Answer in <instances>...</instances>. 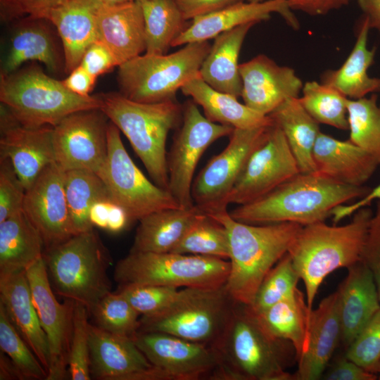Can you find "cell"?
<instances>
[{
    "label": "cell",
    "mask_w": 380,
    "mask_h": 380,
    "mask_svg": "<svg viewBox=\"0 0 380 380\" xmlns=\"http://www.w3.org/2000/svg\"><path fill=\"white\" fill-rule=\"evenodd\" d=\"M219 367L216 380H294L286 371L296 353L292 344L272 336L248 305L235 302L228 321L210 345Z\"/></svg>",
    "instance_id": "obj_1"
},
{
    "label": "cell",
    "mask_w": 380,
    "mask_h": 380,
    "mask_svg": "<svg viewBox=\"0 0 380 380\" xmlns=\"http://www.w3.org/2000/svg\"><path fill=\"white\" fill-rule=\"evenodd\" d=\"M370 190L343 184L316 172H300L267 195L239 205L229 213L247 224L293 222L305 226L324 222L336 207L361 198Z\"/></svg>",
    "instance_id": "obj_2"
},
{
    "label": "cell",
    "mask_w": 380,
    "mask_h": 380,
    "mask_svg": "<svg viewBox=\"0 0 380 380\" xmlns=\"http://www.w3.org/2000/svg\"><path fill=\"white\" fill-rule=\"evenodd\" d=\"M205 214L227 232L230 271L226 289L235 302L251 305L260 284L288 253L303 226L293 222L243 223L233 219L227 209Z\"/></svg>",
    "instance_id": "obj_3"
},
{
    "label": "cell",
    "mask_w": 380,
    "mask_h": 380,
    "mask_svg": "<svg viewBox=\"0 0 380 380\" xmlns=\"http://www.w3.org/2000/svg\"><path fill=\"white\" fill-rule=\"evenodd\" d=\"M372 215L365 207L346 224L331 226L319 222L303 226L297 234L288 254L303 281L310 314L324 279L337 269L348 268L360 260Z\"/></svg>",
    "instance_id": "obj_4"
},
{
    "label": "cell",
    "mask_w": 380,
    "mask_h": 380,
    "mask_svg": "<svg viewBox=\"0 0 380 380\" xmlns=\"http://www.w3.org/2000/svg\"><path fill=\"white\" fill-rule=\"evenodd\" d=\"M100 109L129 140L153 182L168 190L166 142L169 132L182 120V105L177 100L141 103L120 92L97 95Z\"/></svg>",
    "instance_id": "obj_5"
},
{
    "label": "cell",
    "mask_w": 380,
    "mask_h": 380,
    "mask_svg": "<svg viewBox=\"0 0 380 380\" xmlns=\"http://www.w3.org/2000/svg\"><path fill=\"white\" fill-rule=\"evenodd\" d=\"M44 258L57 294L82 304L89 313L111 291V257L94 229L45 249Z\"/></svg>",
    "instance_id": "obj_6"
},
{
    "label": "cell",
    "mask_w": 380,
    "mask_h": 380,
    "mask_svg": "<svg viewBox=\"0 0 380 380\" xmlns=\"http://www.w3.org/2000/svg\"><path fill=\"white\" fill-rule=\"evenodd\" d=\"M0 101L27 127H54L75 112L100 109L97 95L75 94L35 64L0 75Z\"/></svg>",
    "instance_id": "obj_7"
},
{
    "label": "cell",
    "mask_w": 380,
    "mask_h": 380,
    "mask_svg": "<svg viewBox=\"0 0 380 380\" xmlns=\"http://www.w3.org/2000/svg\"><path fill=\"white\" fill-rule=\"evenodd\" d=\"M211 46L196 42L170 54L137 56L118 66L120 93L141 103L176 100V93L199 76V70Z\"/></svg>",
    "instance_id": "obj_8"
},
{
    "label": "cell",
    "mask_w": 380,
    "mask_h": 380,
    "mask_svg": "<svg viewBox=\"0 0 380 380\" xmlns=\"http://www.w3.org/2000/svg\"><path fill=\"white\" fill-rule=\"evenodd\" d=\"M230 262L217 258L174 252H129L114 269L120 286L154 284L213 289L226 284Z\"/></svg>",
    "instance_id": "obj_9"
},
{
    "label": "cell",
    "mask_w": 380,
    "mask_h": 380,
    "mask_svg": "<svg viewBox=\"0 0 380 380\" xmlns=\"http://www.w3.org/2000/svg\"><path fill=\"white\" fill-rule=\"evenodd\" d=\"M234 303L225 285L213 289L184 288L161 313L141 316L138 331L163 332L211 345L223 331Z\"/></svg>",
    "instance_id": "obj_10"
},
{
    "label": "cell",
    "mask_w": 380,
    "mask_h": 380,
    "mask_svg": "<svg viewBox=\"0 0 380 380\" xmlns=\"http://www.w3.org/2000/svg\"><path fill=\"white\" fill-rule=\"evenodd\" d=\"M107 133V158L97 175L113 201L131 222L158 210L182 208L168 190L151 182L135 165L123 145L120 129L110 121Z\"/></svg>",
    "instance_id": "obj_11"
},
{
    "label": "cell",
    "mask_w": 380,
    "mask_h": 380,
    "mask_svg": "<svg viewBox=\"0 0 380 380\" xmlns=\"http://www.w3.org/2000/svg\"><path fill=\"white\" fill-rule=\"evenodd\" d=\"M234 129L210 121L193 100L182 105V120L167 153L168 191L182 208L194 205L191 186L202 155L214 141L229 136Z\"/></svg>",
    "instance_id": "obj_12"
},
{
    "label": "cell",
    "mask_w": 380,
    "mask_h": 380,
    "mask_svg": "<svg viewBox=\"0 0 380 380\" xmlns=\"http://www.w3.org/2000/svg\"><path fill=\"white\" fill-rule=\"evenodd\" d=\"M271 126L234 129L224 149L211 158L194 179L191 196L196 207L204 213L227 209L235 182Z\"/></svg>",
    "instance_id": "obj_13"
},
{
    "label": "cell",
    "mask_w": 380,
    "mask_h": 380,
    "mask_svg": "<svg viewBox=\"0 0 380 380\" xmlns=\"http://www.w3.org/2000/svg\"><path fill=\"white\" fill-rule=\"evenodd\" d=\"M109 122L99 108L64 118L53 128L56 164L63 171L88 170L97 174L107 158Z\"/></svg>",
    "instance_id": "obj_14"
},
{
    "label": "cell",
    "mask_w": 380,
    "mask_h": 380,
    "mask_svg": "<svg viewBox=\"0 0 380 380\" xmlns=\"http://www.w3.org/2000/svg\"><path fill=\"white\" fill-rule=\"evenodd\" d=\"M300 172L283 132L274 124L249 157L229 195L228 204L255 201Z\"/></svg>",
    "instance_id": "obj_15"
},
{
    "label": "cell",
    "mask_w": 380,
    "mask_h": 380,
    "mask_svg": "<svg viewBox=\"0 0 380 380\" xmlns=\"http://www.w3.org/2000/svg\"><path fill=\"white\" fill-rule=\"evenodd\" d=\"M39 322L46 334L50 354L46 380H61L68 374L74 301L60 303L49 280L44 255L25 270Z\"/></svg>",
    "instance_id": "obj_16"
},
{
    "label": "cell",
    "mask_w": 380,
    "mask_h": 380,
    "mask_svg": "<svg viewBox=\"0 0 380 380\" xmlns=\"http://www.w3.org/2000/svg\"><path fill=\"white\" fill-rule=\"evenodd\" d=\"M133 340L165 380L214 379L219 360L210 345L157 331H139Z\"/></svg>",
    "instance_id": "obj_17"
},
{
    "label": "cell",
    "mask_w": 380,
    "mask_h": 380,
    "mask_svg": "<svg viewBox=\"0 0 380 380\" xmlns=\"http://www.w3.org/2000/svg\"><path fill=\"white\" fill-rule=\"evenodd\" d=\"M23 211L40 234L44 250L74 235L64 185V171L52 163L25 191Z\"/></svg>",
    "instance_id": "obj_18"
},
{
    "label": "cell",
    "mask_w": 380,
    "mask_h": 380,
    "mask_svg": "<svg viewBox=\"0 0 380 380\" xmlns=\"http://www.w3.org/2000/svg\"><path fill=\"white\" fill-rule=\"evenodd\" d=\"M51 126L27 127L0 106V159H8L27 190L55 162Z\"/></svg>",
    "instance_id": "obj_19"
},
{
    "label": "cell",
    "mask_w": 380,
    "mask_h": 380,
    "mask_svg": "<svg viewBox=\"0 0 380 380\" xmlns=\"http://www.w3.org/2000/svg\"><path fill=\"white\" fill-rule=\"evenodd\" d=\"M90 371L102 380H165L132 338L89 324Z\"/></svg>",
    "instance_id": "obj_20"
},
{
    "label": "cell",
    "mask_w": 380,
    "mask_h": 380,
    "mask_svg": "<svg viewBox=\"0 0 380 380\" xmlns=\"http://www.w3.org/2000/svg\"><path fill=\"white\" fill-rule=\"evenodd\" d=\"M12 23L7 48L1 61L0 75L13 72L27 61L43 64L52 74L64 70L63 46H59L53 25L49 20L27 16Z\"/></svg>",
    "instance_id": "obj_21"
},
{
    "label": "cell",
    "mask_w": 380,
    "mask_h": 380,
    "mask_svg": "<svg viewBox=\"0 0 380 380\" xmlns=\"http://www.w3.org/2000/svg\"><path fill=\"white\" fill-rule=\"evenodd\" d=\"M241 96L251 108L268 115L290 98L299 97L303 84L293 69L264 54L239 65Z\"/></svg>",
    "instance_id": "obj_22"
},
{
    "label": "cell",
    "mask_w": 380,
    "mask_h": 380,
    "mask_svg": "<svg viewBox=\"0 0 380 380\" xmlns=\"http://www.w3.org/2000/svg\"><path fill=\"white\" fill-rule=\"evenodd\" d=\"M272 13L281 15L292 28H298V21L284 0H267L259 3L242 1L194 19L172 42V46L215 39L220 34L239 25L267 20Z\"/></svg>",
    "instance_id": "obj_23"
},
{
    "label": "cell",
    "mask_w": 380,
    "mask_h": 380,
    "mask_svg": "<svg viewBox=\"0 0 380 380\" xmlns=\"http://www.w3.org/2000/svg\"><path fill=\"white\" fill-rule=\"evenodd\" d=\"M98 40L110 51L119 66L146 51L141 4H101L96 16Z\"/></svg>",
    "instance_id": "obj_24"
},
{
    "label": "cell",
    "mask_w": 380,
    "mask_h": 380,
    "mask_svg": "<svg viewBox=\"0 0 380 380\" xmlns=\"http://www.w3.org/2000/svg\"><path fill=\"white\" fill-rule=\"evenodd\" d=\"M347 269V276L337 289L341 339L346 349L380 309L377 287L369 269L361 260Z\"/></svg>",
    "instance_id": "obj_25"
},
{
    "label": "cell",
    "mask_w": 380,
    "mask_h": 380,
    "mask_svg": "<svg viewBox=\"0 0 380 380\" xmlns=\"http://www.w3.org/2000/svg\"><path fill=\"white\" fill-rule=\"evenodd\" d=\"M341 339V324L337 290L325 297L309 320V335L305 353L298 360L296 380H317L326 367Z\"/></svg>",
    "instance_id": "obj_26"
},
{
    "label": "cell",
    "mask_w": 380,
    "mask_h": 380,
    "mask_svg": "<svg viewBox=\"0 0 380 380\" xmlns=\"http://www.w3.org/2000/svg\"><path fill=\"white\" fill-rule=\"evenodd\" d=\"M101 4L99 0H70L44 18L59 37L67 74L80 64L87 49L98 40L96 16Z\"/></svg>",
    "instance_id": "obj_27"
},
{
    "label": "cell",
    "mask_w": 380,
    "mask_h": 380,
    "mask_svg": "<svg viewBox=\"0 0 380 380\" xmlns=\"http://www.w3.org/2000/svg\"><path fill=\"white\" fill-rule=\"evenodd\" d=\"M0 303L48 374V341L34 305L25 271L0 274Z\"/></svg>",
    "instance_id": "obj_28"
},
{
    "label": "cell",
    "mask_w": 380,
    "mask_h": 380,
    "mask_svg": "<svg viewBox=\"0 0 380 380\" xmlns=\"http://www.w3.org/2000/svg\"><path fill=\"white\" fill-rule=\"evenodd\" d=\"M316 173L336 182L361 186L379 163L350 139L342 141L320 131L313 148Z\"/></svg>",
    "instance_id": "obj_29"
},
{
    "label": "cell",
    "mask_w": 380,
    "mask_h": 380,
    "mask_svg": "<svg viewBox=\"0 0 380 380\" xmlns=\"http://www.w3.org/2000/svg\"><path fill=\"white\" fill-rule=\"evenodd\" d=\"M255 24L239 25L215 38L199 70L200 77L212 88L236 98L241 96L242 81L239 56L246 34Z\"/></svg>",
    "instance_id": "obj_30"
},
{
    "label": "cell",
    "mask_w": 380,
    "mask_h": 380,
    "mask_svg": "<svg viewBox=\"0 0 380 380\" xmlns=\"http://www.w3.org/2000/svg\"><path fill=\"white\" fill-rule=\"evenodd\" d=\"M181 91L184 95L190 96L197 105L201 106L205 117L213 122L237 129L274 125L269 115L262 114L245 103H241L233 95L212 88L200 75L183 86Z\"/></svg>",
    "instance_id": "obj_31"
},
{
    "label": "cell",
    "mask_w": 380,
    "mask_h": 380,
    "mask_svg": "<svg viewBox=\"0 0 380 380\" xmlns=\"http://www.w3.org/2000/svg\"><path fill=\"white\" fill-rule=\"evenodd\" d=\"M203 213L194 205L160 210L143 217L129 252H171Z\"/></svg>",
    "instance_id": "obj_32"
},
{
    "label": "cell",
    "mask_w": 380,
    "mask_h": 380,
    "mask_svg": "<svg viewBox=\"0 0 380 380\" xmlns=\"http://www.w3.org/2000/svg\"><path fill=\"white\" fill-rule=\"evenodd\" d=\"M368 22L365 18L358 31L355 44L342 65L326 71L323 84L329 85L350 99H358L369 93L380 91V78L371 77L368 68L373 64L376 49L367 47Z\"/></svg>",
    "instance_id": "obj_33"
},
{
    "label": "cell",
    "mask_w": 380,
    "mask_h": 380,
    "mask_svg": "<svg viewBox=\"0 0 380 380\" xmlns=\"http://www.w3.org/2000/svg\"><path fill=\"white\" fill-rule=\"evenodd\" d=\"M44 248L23 210L0 222V274L25 271L43 257Z\"/></svg>",
    "instance_id": "obj_34"
},
{
    "label": "cell",
    "mask_w": 380,
    "mask_h": 380,
    "mask_svg": "<svg viewBox=\"0 0 380 380\" xmlns=\"http://www.w3.org/2000/svg\"><path fill=\"white\" fill-rule=\"evenodd\" d=\"M283 132L301 173L316 172L313 148L319 123L307 112L299 97L290 98L268 115Z\"/></svg>",
    "instance_id": "obj_35"
},
{
    "label": "cell",
    "mask_w": 380,
    "mask_h": 380,
    "mask_svg": "<svg viewBox=\"0 0 380 380\" xmlns=\"http://www.w3.org/2000/svg\"><path fill=\"white\" fill-rule=\"evenodd\" d=\"M255 314L272 336L292 344L298 362L307 350L310 316L303 292L297 289L289 297Z\"/></svg>",
    "instance_id": "obj_36"
},
{
    "label": "cell",
    "mask_w": 380,
    "mask_h": 380,
    "mask_svg": "<svg viewBox=\"0 0 380 380\" xmlns=\"http://www.w3.org/2000/svg\"><path fill=\"white\" fill-rule=\"evenodd\" d=\"M64 185L74 235L93 229L90 220L93 205L101 201H113L106 185L96 172L88 170L64 171Z\"/></svg>",
    "instance_id": "obj_37"
},
{
    "label": "cell",
    "mask_w": 380,
    "mask_h": 380,
    "mask_svg": "<svg viewBox=\"0 0 380 380\" xmlns=\"http://www.w3.org/2000/svg\"><path fill=\"white\" fill-rule=\"evenodd\" d=\"M141 4L145 22V53L165 54L190 24L174 0H148Z\"/></svg>",
    "instance_id": "obj_38"
},
{
    "label": "cell",
    "mask_w": 380,
    "mask_h": 380,
    "mask_svg": "<svg viewBox=\"0 0 380 380\" xmlns=\"http://www.w3.org/2000/svg\"><path fill=\"white\" fill-rule=\"evenodd\" d=\"M299 100L307 112L319 124L348 129V98L336 89L316 81L306 82Z\"/></svg>",
    "instance_id": "obj_39"
},
{
    "label": "cell",
    "mask_w": 380,
    "mask_h": 380,
    "mask_svg": "<svg viewBox=\"0 0 380 380\" xmlns=\"http://www.w3.org/2000/svg\"><path fill=\"white\" fill-rule=\"evenodd\" d=\"M171 252L229 260L227 232L221 223L203 213Z\"/></svg>",
    "instance_id": "obj_40"
},
{
    "label": "cell",
    "mask_w": 380,
    "mask_h": 380,
    "mask_svg": "<svg viewBox=\"0 0 380 380\" xmlns=\"http://www.w3.org/2000/svg\"><path fill=\"white\" fill-rule=\"evenodd\" d=\"M350 140L380 165V107L377 95L348 101Z\"/></svg>",
    "instance_id": "obj_41"
},
{
    "label": "cell",
    "mask_w": 380,
    "mask_h": 380,
    "mask_svg": "<svg viewBox=\"0 0 380 380\" xmlns=\"http://www.w3.org/2000/svg\"><path fill=\"white\" fill-rule=\"evenodd\" d=\"M98 327L113 334L132 338L140 327V314L119 291L109 292L91 310Z\"/></svg>",
    "instance_id": "obj_42"
},
{
    "label": "cell",
    "mask_w": 380,
    "mask_h": 380,
    "mask_svg": "<svg viewBox=\"0 0 380 380\" xmlns=\"http://www.w3.org/2000/svg\"><path fill=\"white\" fill-rule=\"evenodd\" d=\"M0 348L11 360L20 379H46L48 374L11 322L0 303Z\"/></svg>",
    "instance_id": "obj_43"
},
{
    "label": "cell",
    "mask_w": 380,
    "mask_h": 380,
    "mask_svg": "<svg viewBox=\"0 0 380 380\" xmlns=\"http://www.w3.org/2000/svg\"><path fill=\"white\" fill-rule=\"evenodd\" d=\"M300 279L287 253L266 275L249 308L258 313L289 297Z\"/></svg>",
    "instance_id": "obj_44"
},
{
    "label": "cell",
    "mask_w": 380,
    "mask_h": 380,
    "mask_svg": "<svg viewBox=\"0 0 380 380\" xmlns=\"http://www.w3.org/2000/svg\"><path fill=\"white\" fill-rule=\"evenodd\" d=\"M89 312L81 303H74L72 329L68 359V374L72 380L91 379Z\"/></svg>",
    "instance_id": "obj_45"
},
{
    "label": "cell",
    "mask_w": 380,
    "mask_h": 380,
    "mask_svg": "<svg viewBox=\"0 0 380 380\" xmlns=\"http://www.w3.org/2000/svg\"><path fill=\"white\" fill-rule=\"evenodd\" d=\"M120 291L144 317L154 316L167 309L178 296V288L154 284L120 286Z\"/></svg>",
    "instance_id": "obj_46"
},
{
    "label": "cell",
    "mask_w": 380,
    "mask_h": 380,
    "mask_svg": "<svg viewBox=\"0 0 380 380\" xmlns=\"http://www.w3.org/2000/svg\"><path fill=\"white\" fill-rule=\"evenodd\" d=\"M345 356L377 374L380 365V309L348 347Z\"/></svg>",
    "instance_id": "obj_47"
},
{
    "label": "cell",
    "mask_w": 380,
    "mask_h": 380,
    "mask_svg": "<svg viewBox=\"0 0 380 380\" xmlns=\"http://www.w3.org/2000/svg\"><path fill=\"white\" fill-rule=\"evenodd\" d=\"M0 222L23 210L25 189L8 159H0Z\"/></svg>",
    "instance_id": "obj_48"
},
{
    "label": "cell",
    "mask_w": 380,
    "mask_h": 380,
    "mask_svg": "<svg viewBox=\"0 0 380 380\" xmlns=\"http://www.w3.org/2000/svg\"><path fill=\"white\" fill-rule=\"evenodd\" d=\"M69 1L0 0L1 20L5 23H12L27 16L44 18L50 11Z\"/></svg>",
    "instance_id": "obj_49"
},
{
    "label": "cell",
    "mask_w": 380,
    "mask_h": 380,
    "mask_svg": "<svg viewBox=\"0 0 380 380\" xmlns=\"http://www.w3.org/2000/svg\"><path fill=\"white\" fill-rule=\"evenodd\" d=\"M360 260L371 271L378 293L380 291V201L376 204L367 229Z\"/></svg>",
    "instance_id": "obj_50"
},
{
    "label": "cell",
    "mask_w": 380,
    "mask_h": 380,
    "mask_svg": "<svg viewBox=\"0 0 380 380\" xmlns=\"http://www.w3.org/2000/svg\"><path fill=\"white\" fill-rule=\"evenodd\" d=\"M80 65L96 78L119 66L110 51L99 40L89 46Z\"/></svg>",
    "instance_id": "obj_51"
},
{
    "label": "cell",
    "mask_w": 380,
    "mask_h": 380,
    "mask_svg": "<svg viewBox=\"0 0 380 380\" xmlns=\"http://www.w3.org/2000/svg\"><path fill=\"white\" fill-rule=\"evenodd\" d=\"M183 17L186 20L203 16L225 8L243 0H174Z\"/></svg>",
    "instance_id": "obj_52"
},
{
    "label": "cell",
    "mask_w": 380,
    "mask_h": 380,
    "mask_svg": "<svg viewBox=\"0 0 380 380\" xmlns=\"http://www.w3.org/2000/svg\"><path fill=\"white\" fill-rule=\"evenodd\" d=\"M327 380H375L376 374L367 371L346 356L338 359L322 376Z\"/></svg>",
    "instance_id": "obj_53"
},
{
    "label": "cell",
    "mask_w": 380,
    "mask_h": 380,
    "mask_svg": "<svg viewBox=\"0 0 380 380\" xmlns=\"http://www.w3.org/2000/svg\"><path fill=\"white\" fill-rule=\"evenodd\" d=\"M291 10H298L310 15H326L347 5L351 0H284Z\"/></svg>",
    "instance_id": "obj_54"
},
{
    "label": "cell",
    "mask_w": 380,
    "mask_h": 380,
    "mask_svg": "<svg viewBox=\"0 0 380 380\" xmlns=\"http://www.w3.org/2000/svg\"><path fill=\"white\" fill-rule=\"evenodd\" d=\"M96 80L95 77L79 65L62 82L64 86L72 93L88 96L94 89Z\"/></svg>",
    "instance_id": "obj_55"
},
{
    "label": "cell",
    "mask_w": 380,
    "mask_h": 380,
    "mask_svg": "<svg viewBox=\"0 0 380 380\" xmlns=\"http://www.w3.org/2000/svg\"><path fill=\"white\" fill-rule=\"evenodd\" d=\"M374 200L380 201V184L374 189H371L369 194L360 198L358 201L336 207L331 214L334 223L335 224L338 223L346 217L353 215L359 209L367 207Z\"/></svg>",
    "instance_id": "obj_56"
},
{
    "label": "cell",
    "mask_w": 380,
    "mask_h": 380,
    "mask_svg": "<svg viewBox=\"0 0 380 380\" xmlns=\"http://www.w3.org/2000/svg\"><path fill=\"white\" fill-rule=\"evenodd\" d=\"M369 28L380 31V0H357Z\"/></svg>",
    "instance_id": "obj_57"
},
{
    "label": "cell",
    "mask_w": 380,
    "mask_h": 380,
    "mask_svg": "<svg viewBox=\"0 0 380 380\" xmlns=\"http://www.w3.org/2000/svg\"><path fill=\"white\" fill-rule=\"evenodd\" d=\"M115 203L112 201H101L96 203L91 209L90 220L93 226L106 229L111 208Z\"/></svg>",
    "instance_id": "obj_58"
},
{
    "label": "cell",
    "mask_w": 380,
    "mask_h": 380,
    "mask_svg": "<svg viewBox=\"0 0 380 380\" xmlns=\"http://www.w3.org/2000/svg\"><path fill=\"white\" fill-rule=\"evenodd\" d=\"M1 350L0 355V379H20V374L11 360Z\"/></svg>",
    "instance_id": "obj_59"
},
{
    "label": "cell",
    "mask_w": 380,
    "mask_h": 380,
    "mask_svg": "<svg viewBox=\"0 0 380 380\" xmlns=\"http://www.w3.org/2000/svg\"><path fill=\"white\" fill-rule=\"evenodd\" d=\"M99 1L103 4L113 5V4H124V3L133 2V1L143 3L148 0H99Z\"/></svg>",
    "instance_id": "obj_60"
},
{
    "label": "cell",
    "mask_w": 380,
    "mask_h": 380,
    "mask_svg": "<svg viewBox=\"0 0 380 380\" xmlns=\"http://www.w3.org/2000/svg\"><path fill=\"white\" fill-rule=\"evenodd\" d=\"M248 2H251V3H259V2H262V1H264L265 0H247Z\"/></svg>",
    "instance_id": "obj_61"
},
{
    "label": "cell",
    "mask_w": 380,
    "mask_h": 380,
    "mask_svg": "<svg viewBox=\"0 0 380 380\" xmlns=\"http://www.w3.org/2000/svg\"><path fill=\"white\" fill-rule=\"evenodd\" d=\"M377 375H378V379H380V365L378 368Z\"/></svg>",
    "instance_id": "obj_62"
},
{
    "label": "cell",
    "mask_w": 380,
    "mask_h": 380,
    "mask_svg": "<svg viewBox=\"0 0 380 380\" xmlns=\"http://www.w3.org/2000/svg\"><path fill=\"white\" fill-rule=\"evenodd\" d=\"M379 300H380V291H379Z\"/></svg>",
    "instance_id": "obj_63"
}]
</instances>
